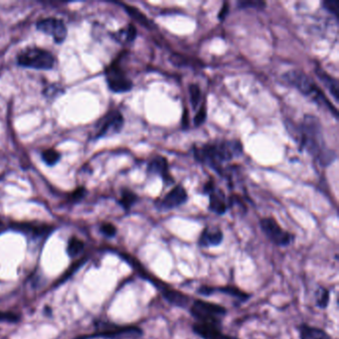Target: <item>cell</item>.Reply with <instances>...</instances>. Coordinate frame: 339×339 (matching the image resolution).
<instances>
[{
	"label": "cell",
	"instance_id": "1",
	"mask_svg": "<svg viewBox=\"0 0 339 339\" xmlns=\"http://www.w3.org/2000/svg\"><path fill=\"white\" fill-rule=\"evenodd\" d=\"M294 133L301 149H306L320 165L328 166L335 160V152L325 145L321 123L316 117L304 116Z\"/></svg>",
	"mask_w": 339,
	"mask_h": 339
},
{
	"label": "cell",
	"instance_id": "2",
	"mask_svg": "<svg viewBox=\"0 0 339 339\" xmlns=\"http://www.w3.org/2000/svg\"><path fill=\"white\" fill-rule=\"evenodd\" d=\"M243 153V146L240 142L226 141L217 144H209L194 150L195 158L209 166L218 169L221 164L232 160L234 157Z\"/></svg>",
	"mask_w": 339,
	"mask_h": 339
},
{
	"label": "cell",
	"instance_id": "3",
	"mask_svg": "<svg viewBox=\"0 0 339 339\" xmlns=\"http://www.w3.org/2000/svg\"><path fill=\"white\" fill-rule=\"evenodd\" d=\"M284 79L291 86L297 89L301 94L311 97L316 104L328 109L333 116L338 119L337 109L330 103L323 92L314 82V80L302 71L292 70L284 75Z\"/></svg>",
	"mask_w": 339,
	"mask_h": 339
},
{
	"label": "cell",
	"instance_id": "4",
	"mask_svg": "<svg viewBox=\"0 0 339 339\" xmlns=\"http://www.w3.org/2000/svg\"><path fill=\"white\" fill-rule=\"evenodd\" d=\"M189 311L197 322L212 323L220 326L222 319L227 315V310L224 307L201 299L194 300Z\"/></svg>",
	"mask_w": 339,
	"mask_h": 339
},
{
	"label": "cell",
	"instance_id": "5",
	"mask_svg": "<svg viewBox=\"0 0 339 339\" xmlns=\"http://www.w3.org/2000/svg\"><path fill=\"white\" fill-rule=\"evenodd\" d=\"M19 66L35 70H50L54 67L55 58L47 50L33 47L21 52L17 58Z\"/></svg>",
	"mask_w": 339,
	"mask_h": 339
},
{
	"label": "cell",
	"instance_id": "6",
	"mask_svg": "<svg viewBox=\"0 0 339 339\" xmlns=\"http://www.w3.org/2000/svg\"><path fill=\"white\" fill-rule=\"evenodd\" d=\"M260 226L266 238L280 247H287L293 241V235L284 230L274 218H264L260 221Z\"/></svg>",
	"mask_w": 339,
	"mask_h": 339
},
{
	"label": "cell",
	"instance_id": "7",
	"mask_svg": "<svg viewBox=\"0 0 339 339\" xmlns=\"http://www.w3.org/2000/svg\"><path fill=\"white\" fill-rule=\"evenodd\" d=\"M106 79L111 91L115 93H125L132 89V82L125 76L119 63L115 62L106 69Z\"/></svg>",
	"mask_w": 339,
	"mask_h": 339
},
{
	"label": "cell",
	"instance_id": "8",
	"mask_svg": "<svg viewBox=\"0 0 339 339\" xmlns=\"http://www.w3.org/2000/svg\"><path fill=\"white\" fill-rule=\"evenodd\" d=\"M123 125V117L120 112H110L103 119H100L97 124V130L96 132L95 139L106 138L109 135L116 134L121 131Z\"/></svg>",
	"mask_w": 339,
	"mask_h": 339
},
{
	"label": "cell",
	"instance_id": "9",
	"mask_svg": "<svg viewBox=\"0 0 339 339\" xmlns=\"http://www.w3.org/2000/svg\"><path fill=\"white\" fill-rule=\"evenodd\" d=\"M36 26L39 31L51 35L58 44L62 43L67 37V28L60 19L54 17L43 18L37 22Z\"/></svg>",
	"mask_w": 339,
	"mask_h": 339
},
{
	"label": "cell",
	"instance_id": "10",
	"mask_svg": "<svg viewBox=\"0 0 339 339\" xmlns=\"http://www.w3.org/2000/svg\"><path fill=\"white\" fill-rule=\"evenodd\" d=\"M188 195L185 188L182 185H177L169 191L157 204V208L160 210H171L177 208L187 201Z\"/></svg>",
	"mask_w": 339,
	"mask_h": 339
},
{
	"label": "cell",
	"instance_id": "11",
	"mask_svg": "<svg viewBox=\"0 0 339 339\" xmlns=\"http://www.w3.org/2000/svg\"><path fill=\"white\" fill-rule=\"evenodd\" d=\"M155 286L157 287L159 291L162 293L164 299L168 303H170L171 306L181 308V309H188L189 304L191 302V299L189 296H187L186 294L178 291L169 289L167 286L161 283L155 284Z\"/></svg>",
	"mask_w": 339,
	"mask_h": 339
},
{
	"label": "cell",
	"instance_id": "12",
	"mask_svg": "<svg viewBox=\"0 0 339 339\" xmlns=\"http://www.w3.org/2000/svg\"><path fill=\"white\" fill-rule=\"evenodd\" d=\"M193 331L202 339H225L220 325L204 322H196L193 324Z\"/></svg>",
	"mask_w": 339,
	"mask_h": 339
},
{
	"label": "cell",
	"instance_id": "13",
	"mask_svg": "<svg viewBox=\"0 0 339 339\" xmlns=\"http://www.w3.org/2000/svg\"><path fill=\"white\" fill-rule=\"evenodd\" d=\"M147 172L150 174H159L167 184H171L173 182V178L168 171L167 159L163 156H156L149 162L147 166Z\"/></svg>",
	"mask_w": 339,
	"mask_h": 339
},
{
	"label": "cell",
	"instance_id": "14",
	"mask_svg": "<svg viewBox=\"0 0 339 339\" xmlns=\"http://www.w3.org/2000/svg\"><path fill=\"white\" fill-rule=\"evenodd\" d=\"M224 239L223 232L219 228H205L199 238V246L202 248L215 247L222 243Z\"/></svg>",
	"mask_w": 339,
	"mask_h": 339
},
{
	"label": "cell",
	"instance_id": "15",
	"mask_svg": "<svg viewBox=\"0 0 339 339\" xmlns=\"http://www.w3.org/2000/svg\"><path fill=\"white\" fill-rule=\"evenodd\" d=\"M216 292H220V293H224L227 294L229 296H232L236 299H238L240 301H246L250 298V294L240 291L239 289H237L235 287H223V288H214V287H209V286H205L204 289H203V293H204L205 296H210Z\"/></svg>",
	"mask_w": 339,
	"mask_h": 339
},
{
	"label": "cell",
	"instance_id": "16",
	"mask_svg": "<svg viewBox=\"0 0 339 339\" xmlns=\"http://www.w3.org/2000/svg\"><path fill=\"white\" fill-rule=\"evenodd\" d=\"M208 194L210 198L209 210L218 215L225 214L228 209V205L224 193L221 190H216V188L214 187Z\"/></svg>",
	"mask_w": 339,
	"mask_h": 339
},
{
	"label": "cell",
	"instance_id": "17",
	"mask_svg": "<svg viewBox=\"0 0 339 339\" xmlns=\"http://www.w3.org/2000/svg\"><path fill=\"white\" fill-rule=\"evenodd\" d=\"M315 73L317 76V78L320 80V82L323 84V86L329 91V93L335 98V100L338 101V99H339V83H338V81L335 78L328 75L324 70L319 69V68H316Z\"/></svg>",
	"mask_w": 339,
	"mask_h": 339
},
{
	"label": "cell",
	"instance_id": "18",
	"mask_svg": "<svg viewBox=\"0 0 339 339\" xmlns=\"http://www.w3.org/2000/svg\"><path fill=\"white\" fill-rule=\"evenodd\" d=\"M300 339H331V337L322 329L302 324L298 327Z\"/></svg>",
	"mask_w": 339,
	"mask_h": 339
},
{
	"label": "cell",
	"instance_id": "19",
	"mask_svg": "<svg viewBox=\"0 0 339 339\" xmlns=\"http://www.w3.org/2000/svg\"><path fill=\"white\" fill-rule=\"evenodd\" d=\"M125 11L127 12V14L137 22H139L140 24H142L143 26H145L147 29H155V24L149 20L141 10H139L138 8L132 7V6H128V5H123Z\"/></svg>",
	"mask_w": 339,
	"mask_h": 339
},
{
	"label": "cell",
	"instance_id": "20",
	"mask_svg": "<svg viewBox=\"0 0 339 339\" xmlns=\"http://www.w3.org/2000/svg\"><path fill=\"white\" fill-rule=\"evenodd\" d=\"M139 200L137 194L133 193L130 190H123L121 192V198L120 200V204L122 206L124 210H129L135 202Z\"/></svg>",
	"mask_w": 339,
	"mask_h": 339
},
{
	"label": "cell",
	"instance_id": "21",
	"mask_svg": "<svg viewBox=\"0 0 339 339\" xmlns=\"http://www.w3.org/2000/svg\"><path fill=\"white\" fill-rule=\"evenodd\" d=\"M61 154L55 149H47L42 152V159L48 166H54L59 162Z\"/></svg>",
	"mask_w": 339,
	"mask_h": 339
},
{
	"label": "cell",
	"instance_id": "22",
	"mask_svg": "<svg viewBox=\"0 0 339 339\" xmlns=\"http://www.w3.org/2000/svg\"><path fill=\"white\" fill-rule=\"evenodd\" d=\"M329 303V291L324 288H319L316 291V306L319 309H326Z\"/></svg>",
	"mask_w": 339,
	"mask_h": 339
},
{
	"label": "cell",
	"instance_id": "23",
	"mask_svg": "<svg viewBox=\"0 0 339 339\" xmlns=\"http://www.w3.org/2000/svg\"><path fill=\"white\" fill-rule=\"evenodd\" d=\"M84 249V243L80 239L73 237L69 240V244H68V253L70 256L74 257L78 255L82 250Z\"/></svg>",
	"mask_w": 339,
	"mask_h": 339
},
{
	"label": "cell",
	"instance_id": "24",
	"mask_svg": "<svg viewBox=\"0 0 339 339\" xmlns=\"http://www.w3.org/2000/svg\"><path fill=\"white\" fill-rule=\"evenodd\" d=\"M189 94H190V101H191V106L193 108V110H196L199 101L201 99V91L198 85L196 84H192L189 86Z\"/></svg>",
	"mask_w": 339,
	"mask_h": 339
},
{
	"label": "cell",
	"instance_id": "25",
	"mask_svg": "<svg viewBox=\"0 0 339 339\" xmlns=\"http://www.w3.org/2000/svg\"><path fill=\"white\" fill-rule=\"evenodd\" d=\"M170 61L172 62L173 65L178 66V67H188V66H197L196 61H193L183 55H178V54H174L171 55L170 57Z\"/></svg>",
	"mask_w": 339,
	"mask_h": 339
},
{
	"label": "cell",
	"instance_id": "26",
	"mask_svg": "<svg viewBox=\"0 0 339 339\" xmlns=\"http://www.w3.org/2000/svg\"><path fill=\"white\" fill-rule=\"evenodd\" d=\"M124 36L125 42H132L135 37H137V29H135L134 25L129 24L125 30H121L118 33V36Z\"/></svg>",
	"mask_w": 339,
	"mask_h": 339
},
{
	"label": "cell",
	"instance_id": "27",
	"mask_svg": "<svg viewBox=\"0 0 339 339\" xmlns=\"http://www.w3.org/2000/svg\"><path fill=\"white\" fill-rule=\"evenodd\" d=\"M323 8L334 15L337 19L339 18V1L337 0H326L322 2Z\"/></svg>",
	"mask_w": 339,
	"mask_h": 339
},
{
	"label": "cell",
	"instance_id": "28",
	"mask_svg": "<svg viewBox=\"0 0 339 339\" xmlns=\"http://www.w3.org/2000/svg\"><path fill=\"white\" fill-rule=\"evenodd\" d=\"M206 116H207L206 105H205V104H203L202 107L200 108L199 112L196 114V116H195V118H194V124H195L196 126H200L203 122L205 121Z\"/></svg>",
	"mask_w": 339,
	"mask_h": 339
},
{
	"label": "cell",
	"instance_id": "29",
	"mask_svg": "<svg viewBox=\"0 0 339 339\" xmlns=\"http://www.w3.org/2000/svg\"><path fill=\"white\" fill-rule=\"evenodd\" d=\"M239 5L241 8L254 7L256 9H263L266 6V3L261 1H240Z\"/></svg>",
	"mask_w": 339,
	"mask_h": 339
},
{
	"label": "cell",
	"instance_id": "30",
	"mask_svg": "<svg viewBox=\"0 0 339 339\" xmlns=\"http://www.w3.org/2000/svg\"><path fill=\"white\" fill-rule=\"evenodd\" d=\"M100 231L103 232L108 237H114L116 235V233H117L116 227L113 224H111V223H105V224L101 225Z\"/></svg>",
	"mask_w": 339,
	"mask_h": 339
},
{
	"label": "cell",
	"instance_id": "31",
	"mask_svg": "<svg viewBox=\"0 0 339 339\" xmlns=\"http://www.w3.org/2000/svg\"><path fill=\"white\" fill-rule=\"evenodd\" d=\"M86 194V189L84 187H80L78 189H76L71 195H70V200L73 201V202H76V201H79L81 200Z\"/></svg>",
	"mask_w": 339,
	"mask_h": 339
},
{
	"label": "cell",
	"instance_id": "32",
	"mask_svg": "<svg viewBox=\"0 0 339 339\" xmlns=\"http://www.w3.org/2000/svg\"><path fill=\"white\" fill-rule=\"evenodd\" d=\"M19 319V317L11 313H1L0 312V321H9V322H15Z\"/></svg>",
	"mask_w": 339,
	"mask_h": 339
},
{
	"label": "cell",
	"instance_id": "33",
	"mask_svg": "<svg viewBox=\"0 0 339 339\" xmlns=\"http://www.w3.org/2000/svg\"><path fill=\"white\" fill-rule=\"evenodd\" d=\"M228 12H229V4L228 3H224V5H223V7H222V9H221V11H220V13L218 15V18L220 20H223L227 16Z\"/></svg>",
	"mask_w": 339,
	"mask_h": 339
},
{
	"label": "cell",
	"instance_id": "34",
	"mask_svg": "<svg viewBox=\"0 0 339 339\" xmlns=\"http://www.w3.org/2000/svg\"><path fill=\"white\" fill-rule=\"evenodd\" d=\"M225 339H239V338H237V337H234V336H229V335H225Z\"/></svg>",
	"mask_w": 339,
	"mask_h": 339
}]
</instances>
